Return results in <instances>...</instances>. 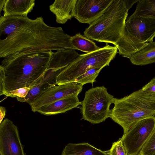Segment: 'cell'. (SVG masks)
Here are the masks:
<instances>
[{"instance_id": "obj_1", "label": "cell", "mask_w": 155, "mask_h": 155, "mask_svg": "<svg viewBox=\"0 0 155 155\" xmlns=\"http://www.w3.org/2000/svg\"><path fill=\"white\" fill-rule=\"evenodd\" d=\"M0 57L33 51L75 50L71 36L60 27L47 25L42 17H0Z\"/></svg>"}, {"instance_id": "obj_2", "label": "cell", "mask_w": 155, "mask_h": 155, "mask_svg": "<svg viewBox=\"0 0 155 155\" xmlns=\"http://www.w3.org/2000/svg\"><path fill=\"white\" fill-rule=\"evenodd\" d=\"M52 52L23 53L4 58L0 68L4 73L5 93L23 87L31 89L47 70Z\"/></svg>"}, {"instance_id": "obj_3", "label": "cell", "mask_w": 155, "mask_h": 155, "mask_svg": "<svg viewBox=\"0 0 155 155\" xmlns=\"http://www.w3.org/2000/svg\"><path fill=\"white\" fill-rule=\"evenodd\" d=\"M114 104L110 117L123 128V135L138 121L155 116V96L141 89L122 98H115Z\"/></svg>"}, {"instance_id": "obj_4", "label": "cell", "mask_w": 155, "mask_h": 155, "mask_svg": "<svg viewBox=\"0 0 155 155\" xmlns=\"http://www.w3.org/2000/svg\"><path fill=\"white\" fill-rule=\"evenodd\" d=\"M128 12L121 0H113L104 14L85 29L84 36L115 45L122 35Z\"/></svg>"}, {"instance_id": "obj_5", "label": "cell", "mask_w": 155, "mask_h": 155, "mask_svg": "<svg viewBox=\"0 0 155 155\" xmlns=\"http://www.w3.org/2000/svg\"><path fill=\"white\" fill-rule=\"evenodd\" d=\"M118 49L106 44L94 52L81 54L64 68L57 77V85L74 82L76 78L93 67L103 68L109 64L116 56Z\"/></svg>"}, {"instance_id": "obj_6", "label": "cell", "mask_w": 155, "mask_h": 155, "mask_svg": "<svg viewBox=\"0 0 155 155\" xmlns=\"http://www.w3.org/2000/svg\"><path fill=\"white\" fill-rule=\"evenodd\" d=\"M114 96L109 94L104 86L89 89L85 93L81 108L82 118L92 124H97L110 117L111 104Z\"/></svg>"}, {"instance_id": "obj_7", "label": "cell", "mask_w": 155, "mask_h": 155, "mask_svg": "<svg viewBox=\"0 0 155 155\" xmlns=\"http://www.w3.org/2000/svg\"><path fill=\"white\" fill-rule=\"evenodd\" d=\"M155 130V116L136 123L121 138L127 155H138Z\"/></svg>"}, {"instance_id": "obj_8", "label": "cell", "mask_w": 155, "mask_h": 155, "mask_svg": "<svg viewBox=\"0 0 155 155\" xmlns=\"http://www.w3.org/2000/svg\"><path fill=\"white\" fill-rule=\"evenodd\" d=\"M17 126L8 118L0 124V155H26Z\"/></svg>"}, {"instance_id": "obj_9", "label": "cell", "mask_w": 155, "mask_h": 155, "mask_svg": "<svg viewBox=\"0 0 155 155\" xmlns=\"http://www.w3.org/2000/svg\"><path fill=\"white\" fill-rule=\"evenodd\" d=\"M113 0H77L74 17L79 22L90 24L105 13Z\"/></svg>"}, {"instance_id": "obj_10", "label": "cell", "mask_w": 155, "mask_h": 155, "mask_svg": "<svg viewBox=\"0 0 155 155\" xmlns=\"http://www.w3.org/2000/svg\"><path fill=\"white\" fill-rule=\"evenodd\" d=\"M83 85L75 82H71L54 86L46 91L36 99L31 106V110L37 112L41 107L51 104L60 99L82 91Z\"/></svg>"}, {"instance_id": "obj_11", "label": "cell", "mask_w": 155, "mask_h": 155, "mask_svg": "<svg viewBox=\"0 0 155 155\" xmlns=\"http://www.w3.org/2000/svg\"><path fill=\"white\" fill-rule=\"evenodd\" d=\"M125 26L131 35L143 42L152 41L155 37V18L130 16L126 19Z\"/></svg>"}, {"instance_id": "obj_12", "label": "cell", "mask_w": 155, "mask_h": 155, "mask_svg": "<svg viewBox=\"0 0 155 155\" xmlns=\"http://www.w3.org/2000/svg\"><path fill=\"white\" fill-rule=\"evenodd\" d=\"M64 68L48 69L44 75L30 89L26 96L24 97H17V100L21 102H26L30 105L42 94L50 88L57 85V76Z\"/></svg>"}, {"instance_id": "obj_13", "label": "cell", "mask_w": 155, "mask_h": 155, "mask_svg": "<svg viewBox=\"0 0 155 155\" xmlns=\"http://www.w3.org/2000/svg\"><path fill=\"white\" fill-rule=\"evenodd\" d=\"M78 94L71 95L42 106L37 112L42 114L50 115L64 113L77 107L81 104L78 97Z\"/></svg>"}, {"instance_id": "obj_14", "label": "cell", "mask_w": 155, "mask_h": 155, "mask_svg": "<svg viewBox=\"0 0 155 155\" xmlns=\"http://www.w3.org/2000/svg\"><path fill=\"white\" fill-rule=\"evenodd\" d=\"M148 44V43L143 42L131 35L125 25L121 38L114 46L117 47L120 55L130 59Z\"/></svg>"}, {"instance_id": "obj_15", "label": "cell", "mask_w": 155, "mask_h": 155, "mask_svg": "<svg viewBox=\"0 0 155 155\" xmlns=\"http://www.w3.org/2000/svg\"><path fill=\"white\" fill-rule=\"evenodd\" d=\"M77 0H56L49 6L56 17V22L64 24L74 17Z\"/></svg>"}, {"instance_id": "obj_16", "label": "cell", "mask_w": 155, "mask_h": 155, "mask_svg": "<svg viewBox=\"0 0 155 155\" xmlns=\"http://www.w3.org/2000/svg\"><path fill=\"white\" fill-rule=\"evenodd\" d=\"M35 5V0H6L3 9V16H27Z\"/></svg>"}, {"instance_id": "obj_17", "label": "cell", "mask_w": 155, "mask_h": 155, "mask_svg": "<svg viewBox=\"0 0 155 155\" xmlns=\"http://www.w3.org/2000/svg\"><path fill=\"white\" fill-rule=\"evenodd\" d=\"M61 155H108L107 151H103L87 143L68 144Z\"/></svg>"}, {"instance_id": "obj_18", "label": "cell", "mask_w": 155, "mask_h": 155, "mask_svg": "<svg viewBox=\"0 0 155 155\" xmlns=\"http://www.w3.org/2000/svg\"><path fill=\"white\" fill-rule=\"evenodd\" d=\"M132 64L144 65L155 63V42L152 41L130 58Z\"/></svg>"}, {"instance_id": "obj_19", "label": "cell", "mask_w": 155, "mask_h": 155, "mask_svg": "<svg viewBox=\"0 0 155 155\" xmlns=\"http://www.w3.org/2000/svg\"><path fill=\"white\" fill-rule=\"evenodd\" d=\"M71 43L75 50L90 53L100 49L95 43L90 39L80 33L71 36Z\"/></svg>"}, {"instance_id": "obj_20", "label": "cell", "mask_w": 155, "mask_h": 155, "mask_svg": "<svg viewBox=\"0 0 155 155\" xmlns=\"http://www.w3.org/2000/svg\"><path fill=\"white\" fill-rule=\"evenodd\" d=\"M131 17H147L155 18V0H140Z\"/></svg>"}, {"instance_id": "obj_21", "label": "cell", "mask_w": 155, "mask_h": 155, "mask_svg": "<svg viewBox=\"0 0 155 155\" xmlns=\"http://www.w3.org/2000/svg\"><path fill=\"white\" fill-rule=\"evenodd\" d=\"M103 68L98 67L91 68L76 78L74 82L83 86L87 83L93 84V83L96 81V79Z\"/></svg>"}, {"instance_id": "obj_22", "label": "cell", "mask_w": 155, "mask_h": 155, "mask_svg": "<svg viewBox=\"0 0 155 155\" xmlns=\"http://www.w3.org/2000/svg\"><path fill=\"white\" fill-rule=\"evenodd\" d=\"M138 155H155V130L143 145Z\"/></svg>"}, {"instance_id": "obj_23", "label": "cell", "mask_w": 155, "mask_h": 155, "mask_svg": "<svg viewBox=\"0 0 155 155\" xmlns=\"http://www.w3.org/2000/svg\"><path fill=\"white\" fill-rule=\"evenodd\" d=\"M107 152L108 155H127L121 138L114 142L110 149Z\"/></svg>"}, {"instance_id": "obj_24", "label": "cell", "mask_w": 155, "mask_h": 155, "mask_svg": "<svg viewBox=\"0 0 155 155\" xmlns=\"http://www.w3.org/2000/svg\"><path fill=\"white\" fill-rule=\"evenodd\" d=\"M30 89L28 87H23L6 92L4 95L12 97H24L27 95Z\"/></svg>"}, {"instance_id": "obj_25", "label": "cell", "mask_w": 155, "mask_h": 155, "mask_svg": "<svg viewBox=\"0 0 155 155\" xmlns=\"http://www.w3.org/2000/svg\"><path fill=\"white\" fill-rule=\"evenodd\" d=\"M141 89L146 94L155 96V77L143 87Z\"/></svg>"}, {"instance_id": "obj_26", "label": "cell", "mask_w": 155, "mask_h": 155, "mask_svg": "<svg viewBox=\"0 0 155 155\" xmlns=\"http://www.w3.org/2000/svg\"><path fill=\"white\" fill-rule=\"evenodd\" d=\"M5 93L4 83V74L2 69L0 68V95Z\"/></svg>"}, {"instance_id": "obj_27", "label": "cell", "mask_w": 155, "mask_h": 155, "mask_svg": "<svg viewBox=\"0 0 155 155\" xmlns=\"http://www.w3.org/2000/svg\"><path fill=\"white\" fill-rule=\"evenodd\" d=\"M123 5L126 9L128 11L129 9L132 7L133 5L136 2H138L140 0H121Z\"/></svg>"}, {"instance_id": "obj_28", "label": "cell", "mask_w": 155, "mask_h": 155, "mask_svg": "<svg viewBox=\"0 0 155 155\" xmlns=\"http://www.w3.org/2000/svg\"><path fill=\"white\" fill-rule=\"evenodd\" d=\"M6 111L5 107L2 106L0 107V124L2 122L5 116Z\"/></svg>"}, {"instance_id": "obj_29", "label": "cell", "mask_w": 155, "mask_h": 155, "mask_svg": "<svg viewBox=\"0 0 155 155\" xmlns=\"http://www.w3.org/2000/svg\"><path fill=\"white\" fill-rule=\"evenodd\" d=\"M6 0H0V12L1 13L2 9H3Z\"/></svg>"}]
</instances>
